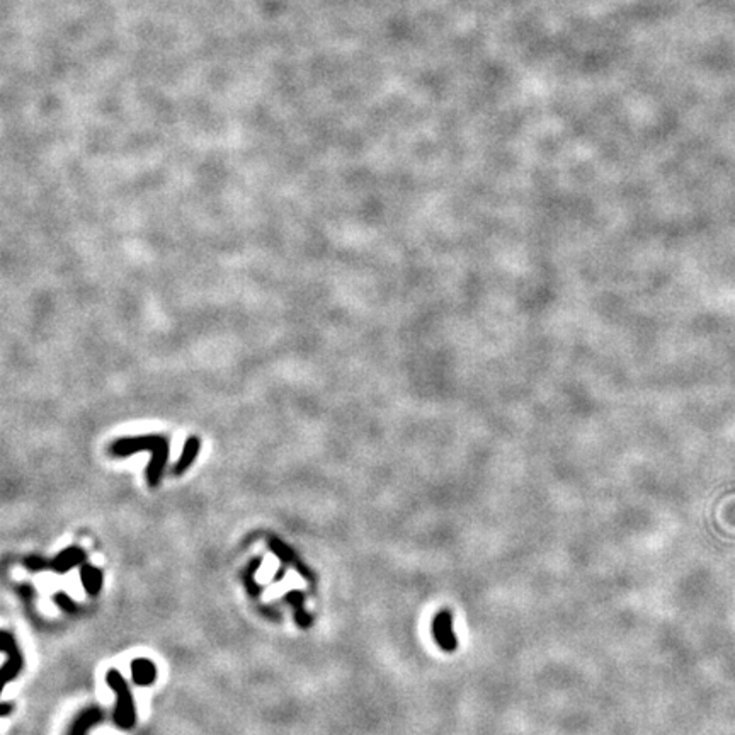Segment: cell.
I'll return each instance as SVG.
<instances>
[{
  "instance_id": "1",
  "label": "cell",
  "mask_w": 735,
  "mask_h": 735,
  "mask_svg": "<svg viewBox=\"0 0 735 735\" xmlns=\"http://www.w3.org/2000/svg\"><path fill=\"white\" fill-rule=\"evenodd\" d=\"M138 451H149L152 453V459L146 468V480L149 485L155 487L160 482L165 465L169 459V439L162 434H145L131 436L112 441L109 446V453L116 458H126V456L138 453Z\"/></svg>"
},
{
  "instance_id": "2",
  "label": "cell",
  "mask_w": 735,
  "mask_h": 735,
  "mask_svg": "<svg viewBox=\"0 0 735 735\" xmlns=\"http://www.w3.org/2000/svg\"><path fill=\"white\" fill-rule=\"evenodd\" d=\"M108 684L111 686L116 693H118V707H116V711H115L116 723H118L119 727H123V729H130V727L135 723V720H137L130 689H128V686L126 683H124L123 677L119 676L118 670H115V669L108 673Z\"/></svg>"
},
{
  "instance_id": "3",
  "label": "cell",
  "mask_w": 735,
  "mask_h": 735,
  "mask_svg": "<svg viewBox=\"0 0 735 735\" xmlns=\"http://www.w3.org/2000/svg\"><path fill=\"white\" fill-rule=\"evenodd\" d=\"M432 636H434V642L438 643V647L443 652H455L458 648V639H456V633L453 628V613L450 609H439L436 613V616L432 618V627H431Z\"/></svg>"
},
{
  "instance_id": "4",
  "label": "cell",
  "mask_w": 735,
  "mask_h": 735,
  "mask_svg": "<svg viewBox=\"0 0 735 735\" xmlns=\"http://www.w3.org/2000/svg\"><path fill=\"white\" fill-rule=\"evenodd\" d=\"M2 650L6 652L7 659H9L2 670V681L3 684H7L12 677L17 676L22 667V655L9 632H2Z\"/></svg>"
},
{
  "instance_id": "5",
  "label": "cell",
  "mask_w": 735,
  "mask_h": 735,
  "mask_svg": "<svg viewBox=\"0 0 735 735\" xmlns=\"http://www.w3.org/2000/svg\"><path fill=\"white\" fill-rule=\"evenodd\" d=\"M199 450H201V439H199L198 436H191V438H187L186 444H184L183 453H180V458L177 459L174 468H172V473L183 475L184 472H187V470L191 468V465L194 463V459L198 458Z\"/></svg>"
},
{
  "instance_id": "6",
  "label": "cell",
  "mask_w": 735,
  "mask_h": 735,
  "mask_svg": "<svg viewBox=\"0 0 735 735\" xmlns=\"http://www.w3.org/2000/svg\"><path fill=\"white\" fill-rule=\"evenodd\" d=\"M131 673H133V679L137 684H152L153 679H155V666L150 661H146V659L133 661V664H131Z\"/></svg>"
},
{
  "instance_id": "7",
  "label": "cell",
  "mask_w": 735,
  "mask_h": 735,
  "mask_svg": "<svg viewBox=\"0 0 735 735\" xmlns=\"http://www.w3.org/2000/svg\"><path fill=\"white\" fill-rule=\"evenodd\" d=\"M81 579H82V582H84L85 591H87L89 594L94 595L101 591V586H103V574H101L99 568H94V567H90V565H84L81 572Z\"/></svg>"
},
{
  "instance_id": "8",
  "label": "cell",
  "mask_w": 735,
  "mask_h": 735,
  "mask_svg": "<svg viewBox=\"0 0 735 735\" xmlns=\"http://www.w3.org/2000/svg\"><path fill=\"white\" fill-rule=\"evenodd\" d=\"M84 557H85L84 552H81L78 548L65 550V552L60 553V555L55 559V561H53V568H56V571L62 574V572H65L67 568L75 567L78 561L84 560Z\"/></svg>"
},
{
  "instance_id": "9",
  "label": "cell",
  "mask_w": 735,
  "mask_h": 735,
  "mask_svg": "<svg viewBox=\"0 0 735 735\" xmlns=\"http://www.w3.org/2000/svg\"><path fill=\"white\" fill-rule=\"evenodd\" d=\"M288 601L293 602L295 605V611H296V621L300 623L301 628H308V625L312 623V618L308 616V614H305V609H303V595H301L298 591H293V593H289L288 595Z\"/></svg>"
},
{
  "instance_id": "10",
  "label": "cell",
  "mask_w": 735,
  "mask_h": 735,
  "mask_svg": "<svg viewBox=\"0 0 735 735\" xmlns=\"http://www.w3.org/2000/svg\"><path fill=\"white\" fill-rule=\"evenodd\" d=\"M269 543H271V550H274V552H276L278 555L281 557V560H285V561H292V564H295L298 568H301V565L298 564V561L295 560V557H293L292 550H289L288 546L282 545V543H281V541H278L276 538H273V540H271Z\"/></svg>"
},
{
  "instance_id": "11",
  "label": "cell",
  "mask_w": 735,
  "mask_h": 735,
  "mask_svg": "<svg viewBox=\"0 0 735 735\" xmlns=\"http://www.w3.org/2000/svg\"><path fill=\"white\" fill-rule=\"evenodd\" d=\"M56 602H58L63 609H67V611H70V613L75 611V605L70 601V598H67L65 594L56 595Z\"/></svg>"
},
{
  "instance_id": "12",
  "label": "cell",
  "mask_w": 735,
  "mask_h": 735,
  "mask_svg": "<svg viewBox=\"0 0 735 735\" xmlns=\"http://www.w3.org/2000/svg\"><path fill=\"white\" fill-rule=\"evenodd\" d=\"M10 710H12V707H10L9 703H3L2 704V717H6V715L10 713Z\"/></svg>"
}]
</instances>
